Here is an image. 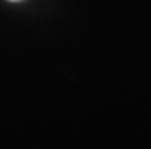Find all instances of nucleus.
Listing matches in <instances>:
<instances>
[]
</instances>
